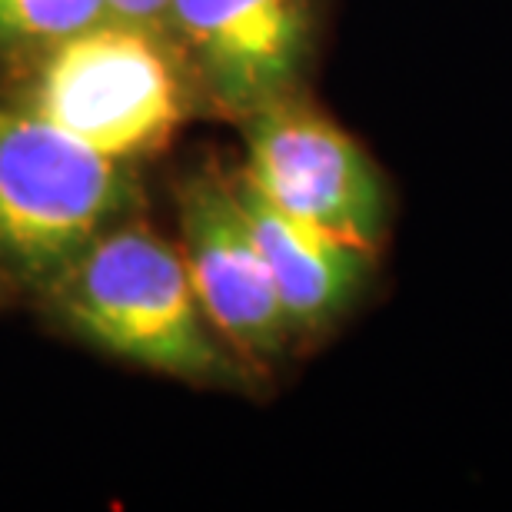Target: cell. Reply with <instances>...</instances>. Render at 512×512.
Wrapping results in <instances>:
<instances>
[{"mask_svg": "<svg viewBox=\"0 0 512 512\" xmlns=\"http://www.w3.org/2000/svg\"><path fill=\"white\" fill-rule=\"evenodd\" d=\"M110 14L107 0H0V67H10Z\"/></svg>", "mask_w": 512, "mask_h": 512, "instance_id": "cell-8", "label": "cell"}, {"mask_svg": "<svg viewBox=\"0 0 512 512\" xmlns=\"http://www.w3.org/2000/svg\"><path fill=\"white\" fill-rule=\"evenodd\" d=\"M243 180L290 217L380 250L393 193L373 153L343 130L333 117L316 110L306 94L256 110L240 124Z\"/></svg>", "mask_w": 512, "mask_h": 512, "instance_id": "cell-4", "label": "cell"}, {"mask_svg": "<svg viewBox=\"0 0 512 512\" xmlns=\"http://www.w3.org/2000/svg\"><path fill=\"white\" fill-rule=\"evenodd\" d=\"M233 180L293 340H320L366 296L380 250L290 217L250 187L240 170Z\"/></svg>", "mask_w": 512, "mask_h": 512, "instance_id": "cell-7", "label": "cell"}, {"mask_svg": "<svg viewBox=\"0 0 512 512\" xmlns=\"http://www.w3.org/2000/svg\"><path fill=\"white\" fill-rule=\"evenodd\" d=\"M180 253L193 290L233 353L260 376L293 353V333L256 247L233 173L193 170L177 183Z\"/></svg>", "mask_w": 512, "mask_h": 512, "instance_id": "cell-6", "label": "cell"}, {"mask_svg": "<svg viewBox=\"0 0 512 512\" xmlns=\"http://www.w3.org/2000/svg\"><path fill=\"white\" fill-rule=\"evenodd\" d=\"M37 306L74 340L167 380L230 393L260 386L203 313L180 243L137 213L100 233Z\"/></svg>", "mask_w": 512, "mask_h": 512, "instance_id": "cell-1", "label": "cell"}, {"mask_svg": "<svg viewBox=\"0 0 512 512\" xmlns=\"http://www.w3.org/2000/svg\"><path fill=\"white\" fill-rule=\"evenodd\" d=\"M323 0H170L167 34L187 60L207 114L243 124L306 94Z\"/></svg>", "mask_w": 512, "mask_h": 512, "instance_id": "cell-5", "label": "cell"}, {"mask_svg": "<svg viewBox=\"0 0 512 512\" xmlns=\"http://www.w3.org/2000/svg\"><path fill=\"white\" fill-rule=\"evenodd\" d=\"M110 14L120 20H137V24L167 30V4L170 0H107Z\"/></svg>", "mask_w": 512, "mask_h": 512, "instance_id": "cell-9", "label": "cell"}, {"mask_svg": "<svg viewBox=\"0 0 512 512\" xmlns=\"http://www.w3.org/2000/svg\"><path fill=\"white\" fill-rule=\"evenodd\" d=\"M140 213V167L0 94V280L40 296L100 233Z\"/></svg>", "mask_w": 512, "mask_h": 512, "instance_id": "cell-3", "label": "cell"}, {"mask_svg": "<svg viewBox=\"0 0 512 512\" xmlns=\"http://www.w3.org/2000/svg\"><path fill=\"white\" fill-rule=\"evenodd\" d=\"M4 70V97L130 167L163 153L190 117L207 114L173 37L137 20L104 17Z\"/></svg>", "mask_w": 512, "mask_h": 512, "instance_id": "cell-2", "label": "cell"}]
</instances>
